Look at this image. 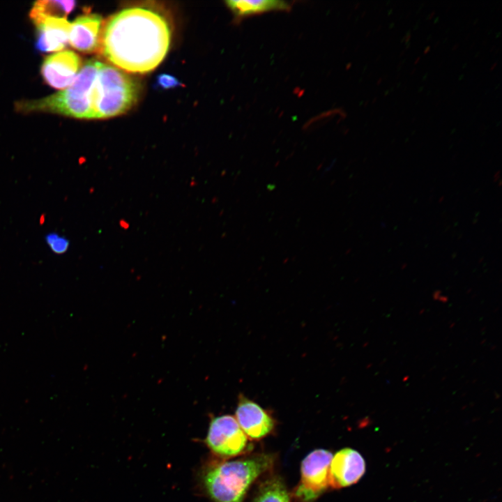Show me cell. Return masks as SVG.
Wrapping results in <instances>:
<instances>
[{"label": "cell", "mask_w": 502, "mask_h": 502, "mask_svg": "<svg viewBox=\"0 0 502 502\" xmlns=\"http://www.w3.org/2000/svg\"><path fill=\"white\" fill-rule=\"evenodd\" d=\"M76 6L75 1L43 0L34 2L29 16L34 24L46 18H66Z\"/></svg>", "instance_id": "cell-13"}, {"label": "cell", "mask_w": 502, "mask_h": 502, "mask_svg": "<svg viewBox=\"0 0 502 502\" xmlns=\"http://www.w3.org/2000/svg\"><path fill=\"white\" fill-rule=\"evenodd\" d=\"M272 464L267 454L221 462L206 471L204 484L215 502H242L251 484Z\"/></svg>", "instance_id": "cell-2"}, {"label": "cell", "mask_w": 502, "mask_h": 502, "mask_svg": "<svg viewBox=\"0 0 502 502\" xmlns=\"http://www.w3.org/2000/svg\"><path fill=\"white\" fill-rule=\"evenodd\" d=\"M102 63L90 59L66 89L38 100L18 102L20 112H49L77 119H95L93 90Z\"/></svg>", "instance_id": "cell-3"}, {"label": "cell", "mask_w": 502, "mask_h": 502, "mask_svg": "<svg viewBox=\"0 0 502 502\" xmlns=\"http://www.w3.org/2000/svg\"><path fill=\"white\" fill-rule=\"evenodd\" d=\"M235 419L247 437L260 439L274 427L272 417L257 403L241 395L235 412Z\"/></svg>", "instance_id": "cell-9"}, {"label": "cell", "mask_w": 502, "mask_h": 502, "mask_svg": "<svg viewBox=\"0 0 502 502\" xmlns=\"http://www.w3.org/2000/svg\"><path fill=\"white\" fill-rule=\"evenodd\" d=\"M35 25V46L38 51L50 52L66 47L70 29V23L66 18H46Z\"/></svg>", "instance_id": "cell-11"}, {"label": "cell", "mask_w": 502, "mask_h": 502, "mask_svg": "<svg viewBox=\"0 0 502 502\" xmlns=\"http://www.w3.org/2000/svg\"><path fill=\"white\" fill-rule=\"evenodd\" d=\"M138 83L121 69L101 64L93 90L95 119H107L124 114L138 100Z\"/></svg>", "instance_id": "cell-4"}, {"label": "cell", "mask_w": 502, "mask_h": 502, "mask_svg": "<svg viewBox=\"0 0 502 502\" xmlns=\"http://www.w3.org/2000/svg\"><path fill=\"white\" fill-rule=\"evenodd\" d=\"M170 41V28L164 17L145 8H128L112 15L106 23L102 52L121 69L146 73L162 61Z\"/></svg>", "instance_id": "cell-1"}, {"label": "cell", "mask_w": 502, "mask_h": 502, "mask_svg": "<svg viewBox=\"0 0 502 502\" xmlns=\"http://www.w3.org/2000/svg\"><path fill=\"white\" fill-rule=\"evenodd\" d=\"M205 442L215 454L231 457L245 450L248 437L234 416L222 415L211 420Z\"/></svg>", "instance_id": "cell-6"}, {"label": "cell", "mask_w": 502, "mask_h": 502, "mask_svg": "<svg viewBox=\"0 0 502 502\" xmlns=\"http://www.w3.org/2000/svg\"><path fill=\"white\" fill-rule=\"evenodd\" d=\"M225 4L236 21L269 11H288L291 8L289 2L280 0H230L226 1Z\"/></svg>", "instance_id": "cell-12"}, {"label": "cell", "mask_w": 502, "mask_h": 502, "mask_svg": "<svg viewBox=\"0 0 502 502\" xmlns=\"http://www.w3.org/2000/svg\"><path fill=\"white\" fill-rule=\"evenodd\" d=\"M102 17L98 14H87L77 17L72 24L68 42L75 50L92 53L97 50L100 43Z\"/></svg>", "instance_id": "cell-10"}, {"label": "cell", "mask_w": 502, "mask_h": 502, "mask_svg": "<svg viewBox=\"0 0 502 502\" xmlns=\"http://www.w3.org/2000/svg\"><path fill=\"white\" fill-rule=\"evenodd\" d=\"M332 453L317 449L309 453L301 463V478L295 496L301 502H312L330 487Z\"/></svg>", "instance_id": "cell-5"}, {"label": "cell", "mask_w": 502, "mask_h": 502, "mask_svg": "<svg viewBox=\"0 0 502 502\" xmlns=\"http://www.w3.org/2000/svg\"><path fill=\"white\" fill-rule=\"evenodd\" d=\"M45 240L50 250L56 254L66 252L70 247L69 240L56 232L48 233L45 235Z\"/></svg>", "instance_id": "cell-15"}, {"label": "cell", "mask_w": 502, "mask_h": 502, "mask_svg": "<svg viewBox=\"0 0 502 502\" xmlns=\"http://www.w3.org/2000/svg\"><path fill=\"white\" fill-rule=\"evenodd\" d=\"M254 502H290V499L283 482L272 478L260 486Z\"/></svg>", "instance_id": "cell-14"}, {"label": "cell", "mask_w": 502, "mask_h": 502, "mask_svg": "<svg viewBox=\"0 0 502 502\" xmlns=\"http://www.w3.org/2000/svg\"><path fill=\"white\" fill-rule=\"evenodd\" d=\"M365 471L362 455L351 448H344L332 457L330 464V487L342 488L355 484Z\"/></svg>", "instance_id": "cell-8"}, {"label": "cell", "mask_w": 502, "mask_h": 502, "mask_svg": "<svg viewBox=\"0 0 502 502\" xmlns=\"http://www.w3.org/2000/svg\"><path fill=\"white\" fill-rule=\"evenodd\" d=\"M81 65V59L76 53L65 50L47 56L42 63L40 73L49 86L63 89L73 82Z\"/></svg>", "instance_id": "cell-7"}, {"label": "cell", "mask_w": 502, "mask_h": 502, "mask_svg": "<svg viewBox=\"0 0 502 502\" xmlns=\"http://www.w3.org/2000/svg\"><path fill=\"white\" fill-rule=\"evenodd\" d=\"M181 85L180 81L174 76L162 73L157 77L156 86L161 89H174Z\"/></svg>", "instance_id": "cell-16"}]
</instances>
